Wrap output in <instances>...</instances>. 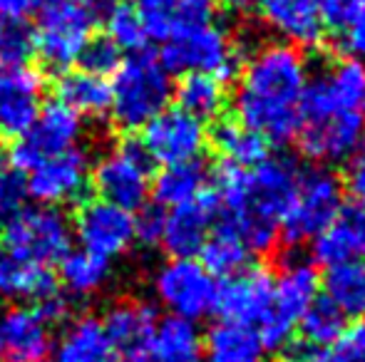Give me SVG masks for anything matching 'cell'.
Segmentation results:
<instances>
[{"instance_id":"obj_44","label":"cell","mask_w":365,"mask_h":362,"mask_svg":"<svg viewBox=\"0 0 365 362\" xmlns=\"http://www.w3.org/2000/svg\"><path fill=\"white\" fill-rule=\"evenodd\" d=\"M33 308L38 310L40 318H43L50 328L65 323V320H68V315H70V303H68V298L60 293V290H55V293H50L48 298L33 303Z\"/></svg>"},{"instance_id":"obj_4","label":"cell","mask_w":365,"mask_h":362,"mask_svg":"<svg viewBox=\"0 0 365 362\" xmlns=\"http://www.w3.org/2000/svg\"><path fill=\"white\" fill-rule=\"evenodd\" d=\"M110 90V115L117 127L127 132L142 129L149 119L167 110L174 95L172 73L149 53H135L122 60L120 68L112 73Z\"/></svg>"},{"instance_id":"obj_39","label":"cell","mask_w":365,"mask_h":362,"mask_svg":"<svg viewBox=\"0 0 365 362\" xmlns=\"http://www.w3.org/2000/svg\"><path fill=\"white\" fill-rule=\"evenodd\" d=\"M120 63H122L120 50L110 40H92L80 58L82 70H87L92 75H100V78H110L120 68Z\"/></svg>"},{"instance_id":"obj_42","label":"cell","mask_w":365,"mask_h":362,"mask_svg":"<svg viewBox=\"0 0 365 362\" xmlns=\"http://www.w3.org/2000/svg\"><path fill=\"white\" fill-rule=\"evenodd\" d=\"M23 198H25L23 179L15 171L0 169V231L23 208Z\"/></svg>"},{"instance_id":"obj_3","label":"cell","mask_w":365,"mask_h":362,"mask_svg":"<svg viewBox=\"0 0 365 362\" xmlns=\"http://www.w3.org/2000/svg\"><path fill=\"white\" fill-rule=\"evenodd\" d=\"M298 179L301 169L286 156H266L254 169L224 164L212 193L219 221L244 238L249 253H269L281 238V221Z\"/></svg>"},{"instance_id":"obj_21","label":"cell","mask_w":365,"mask_h":362,"mask_svg":"<svg viewBox=\"0 0 365 362\" xmlns=\"http://www.w3.org/2000/svg\"><path fill=\"white\" fill-rule=\"evenodd\" d=\"M100 320L117 358L145 355L154 328H157L154 308L142 300H117Z\"/></svg>"},{"instance_id":"obj_52","label":"cell","mask_w":365,"mask_h":362,"mask_svg":"<svg viewBox=\"0 0 365 362\" xmlns=\"http://www.w3.org/2000/svg\"><path fill=\"white\" fill-rule=\"evenodd\" d=\"M363 137H365V107H363Z\"/></svg>"},{"instance_id":"obj_35","label":"cell","mask_w":365,"mask_h":362,"mask_svg":"<svg viewBox=\"0 0 365 362\" xmlns=\"http://www.w3.org/2000/svg\"><path fill=\"white\" fill-rule=\"evenodd\" d=\"M346 328V315L336 308L333 303H328L326 298H318L306 313L301 315L296 330L301 333L306 348L311 350H323L331 348L338 340V335Z\"/></svg>"},{"instance_id":"obj_22","label":"cell","mask_w":365,"mask_h":362,"mask_svg":"<svg viewBox=\"0 0 365 362\" xmlns=\"http://www.w3.org/2000/svg\"><path fill=\"white\" fill-rule=\"evenodd\" d=\"M313 258L328 268L365 258V201L343 206L336 221L313 238Z\"/></svg>"},{"instance_id":"obj_49","label":"cell","mask_w":365,"mask_h":362,"mask_svg":"<svg viewBox=\"0 0 365 362\" xmlns=\"http://www.w3.org/2000/svg\"><path fill=\"white\" fill-rule=\"evenodd\" d=\"M289 362H328L326 355L321 350H311V348H301L293 355H289Z\"/></svg>"},{"instance_id":"obj_41","label":"cell","mask_w":365,"mask_h":362,"mask_svg":"<svg viewBox=\"0 0 365 362\" xmlns=\"http://www.w3.org/2000/svg\"><path fill=\"white\" fill-rule=\"evenodd\" d=\"M217 5H219V0H177L174 33H177V30L212 25L214 18H217Z\"/></svg>"},{"instance_id":"obj_6","label":"cell","mask_w":365,"mask_h":362,"mask_svg":"<svg viewBox=\"0 0 365 362\" xmlns=\"http://www.w3.org/2000/svg\"><path fill=\"white\" fill-rule=\"evenodd\" d=\"M95 40V8L80 0H48L33 30L35 53L45 68L68 73Z\"/></svg>"},{"instance_id":"obj_43","label":"cell","mask_w":365,"mask_h":362,"mask_svg":"<svg viewBox=\"0 0 365 362\" xmlns=\"http://www.w3.org/2000/svg\"><path fill=\"white\" fill-rule=\"evenodd\" d=\"M343 191L351 193L356 201H365V151H358L346 161V171H343L341 181Z\"/></svg>"},{"instance_id":"obj_36","label":"cell","mask_w":365,"mask_h":362,"mask_svg":"<svg viewBox=\"0 0 365 362\" xmlns=\"http://www.w3.org/2000/svg\"><path fill=\"white\" fill-rule=\"evenodd\" d=\"M33 53V30L23 20L0 18V75L15 68H25Z\"/></svg>"},{"instance_id":"obj_37","label":"cell","mask_w":365,"mask_h":362,"mask_svg":"<svg viewBox=\"0 0 365 362\" xmlns=\"http://www.w3.org/2000/svg\"><path fill=\"white\" fill-rule=\"evenodd\" d=\"M147 30V38L167 40L174 33L177 0H130Z\"/></svg>"},{"instance_id":"obj_38","label":"cell","mask_w":365,"mask_h":362,"mask_svg":"<svg viewBox=\"0 0 365 362\" xmlns=\"http://www.w3.org/2000/svg\"><path fill=\"white\" fill-rule=\"evenodd\" d=\"M328 362H365V320L346 325L326 353Z\"/></svg>"},{"instance_id":"obj_8","label":"cell","mask_w":365,"mask_h":362,"mask_svg":"<svg viewBox=\"0 0 365 362\" xmlns=\"http://www.w3.org/2000/svg\"><path fill=\"white\" fill-rule=\"evenodd\" d=\"M3 246L18 256L53 268L73 251V223L55 206H23L3 231Z\"/></svg>"},{"instance_id":"obj_1","label":"cell","mask_w":365,"mask_h":362,"mask_svg":"<svg viewBox=\"0 0 365 362\" xmlns=\"http://www.w3.org/2000/svg\"><path fill=\"white\" fill-rule=\"evenodd\" d=\"M308 80L311 68L303 50L279 40L254 48L236 73L231 95L236 122L264 142H291L301 127Z\"/></svg>"},{"instance_id":"obj_31","label":"cell","mask_w":365,"mask_h":362,"mask_svg":"<svg viewBox=\"0 0 365 362\" xmlns=\"http://www.w3.org/2000/svg\"><path fill=\"white\" fill-rule=\"evenodd\" d=\"M214 147L229 166L254 169L269 156V142L261 139L256 132L246 129L239 122H224L214 132Z\"/></svg>"},{"instance_id":"obj_30","label":"cell","mask_w":365,"mask_h":362,"mask_svg":"<svg viewBox=\"0 0 365 362\" xmlns=\"http://www.w3.org/2000/svg\"><path fill=\"white\" fill-rule=\"evenodd\" d=\"M199 256H202L199 263H202L214 278H217V275L229 278V275L244 271L251 253H249V248H246L244 238H241L229 223L217 221L212 236L207 238V243H204V248L199 251Z\"/></svg>"},{"instance_id":"obj_25","label":"cell","mask_w":365,"mask_h":362,"mask_svg":"<svg viewBox=\"0 0 365 362\" xmlns=\"http://www.w3.org/2000/svg\"><path fill=\"white\" fill-rule=\"evenodd\" d=\"M207 362H264L266 348L261 335L251 325L219 320L202 335Z\"/></svg>"},{"instance_id":"obj_51","label":"cell","mask_w":365,"mask_h":362,"mask_svg":"<svg viewBox=\"0 0 365 362\" xmlns=\"http://www.w3.org/2000/svg\"><path fill=\"white\" fill-rule=\"evenodd\" d=\"M80 3H87V5H95L97 0H80Z\"/></svg>"},{"instance_id":"obj_29","label":"cell","mask_w":365,"mask_h":362,"mask_svg":"<svg viewBox=\"0 0 365 362\" xmlns=\"http://www.w3.org/2000/svg\"><path fill=\"white\" fill-rule=\"evenodd\" d=\"M112 275V261L87 253L82 248L70 251L60 261V285L73 298H90L100 293Z\"/></svg>"},{"instance_id":"obj_50","label":"cell","mask_w":365,"mask_h":362,"mask_svg":"<svg viewBox=\"0 0 365 362\" xmlns=\"http://www.w3.org/2000/svg\"><path fill=\"white\" fill-rule=\"evenodd\" d=\"M117 362H152V358L145 353V355H132V358H120Z\"/></svg>"},{"instance_id":"obj_15","label":"cell","mask_w":365,"mask_h":362,"mask_svg":"<svg viewBox=\"0 0 365 362\" xmlns=\"http://www.w3.org/2000/svg\"><path fill=\"white\" fill-rule=\"evenodd\" d=\"M25 193L40 206H55L73 203L90 186V159L85 149L63 151V154L40 159L28 174H23Z\"/></svg>"},{"instance_id":"obj_48","label":"cell","mask_w":365,"mask_h":362,"mask_svg":"<svg viewBox=\"0 0 365 362\" xmlns=\"http://www.w3.org/2000/svg\"><path fill=\"white\" fill-rule=\"evenodd\" d=\"M219 3L224 5L226 10H231V13L246 15V13H251V10L259 8L261 0H219Z\"/></svg>"},{"instance_id":"obj_45","label":"cell","mask_w":365,"mask_h":362,"mask_svg":"<svg viewBox=\"0 0 365 362\" xmlns=\"http://www.w3.org/2000/svg\"><path fill=\"white\" fill-rule=\"evenodd\" d=\"M343 48L351 55V60L365 65V10L361 13V18L343 33Z\"/></svg>"},{"instance_id":"obj_13","label":"cell","mask_w":365,"mask_h":362,"mask_svg":"<svg viewBox=\"0 0 365 362\" xmlns=\"http://www.w3.org/2000/svg\"><path fill=\"white\" fill-rule=\"evenodd\" d=\"M73 236L82 251L112 261L137 243V216L110 201L92 198L77 208Z\"/></svg>"},{"instance_id":"obj_27","label":"cell","mask_w":365,"mask_h":362,"mask_svg":"<svg viewBox=\"0 0 365 362\" xmlns=\"http://www.w3.org/2000/svg\"><path fill=\"white\" fill-rule=\"evenodd\" d=\"M147 355L152 362H204L202 333L197 323L174 315L157 320Z\"/></svg>"},{"instance_id":"obj_16","label":"cell","mask_w":365,"mask_h":362,"mask_svg":"<svg viewBox=\"0 0 365 362\" xmlns=\"http://www.w3.org/2000/svg\"><path fill=\"white\" fill-rule=\"evenodd\" d=\"M274 300V273L261 266H246L217 285L214 313L239 325H261Z\"/></svg>"},{"instance_id":"obj_34","label":"cell","mask_w":365,"mask_h":362,"mask_svg":"<svg viewBox=\"0 0 365 362\" xmlns=\"http://www.w3.org/2000/svg\"><path fill=\"white\" fill-rule=\"evenodd\" d=\"M102 25L107 33L105 40H110L117 50L140 53L149 40L142 18L137 15L130 0H107L105 10H102Z\"/></svg>"},{"instance_id":"obj_32","label":"cell","mask_w":365,"mask_h":362,"mask_svg":"<svg viewBox=\"0 0 365 362\" xmlns=\"http://www.w3.org/2000/svg\"><path fill=\"white\" fill-rule=\"evenodd\" d=\"M174 92H177L179 110L197 117L204 124L209 119H217L226 107L224 82L209 78V75H184V80L179 82V87H174Z\"/></svg>"},{"instance_id":"obj_40","label":"cell","mask_w":365,"mask_h":362,"mask_svg":"<svg viewBox=\"0 0 365 362\" xmlns=\"http://www.w3.org/2000/svg\"><path fill=\"white\" fill-rule=\"evenodd\" d=\"M318 5H321L323 25L338 33H346L365 10V0H318Z\"/></svg>"},{"instance_id":"obj_10","label":"cell","mask_w":365,"mask_h":362,"mask_svg":"<svg viewBox=\"0 0 365 362\" xmlns=\"http://www.w3.org/2000/svg\"><path fill=\"white\" fill-rule=\"evenodd\" d=\"M217 285V278L197 258H169L152 275L157 303L169 315L192 323L214 313Z\"/></svg>"},{"instance_id":"obj_18","label":"cell","mask_w":365,"mask_h":362,"mask_svg":"<svg viewBox=\"0 0 365 362\" xmlns=\"http://www.w3.org/2000/svg\"><path fill=\"white\" fill-rule=\"evenodd\" d=\"M43 75L28 65L0 75V134H28L43 110Z\"/></svg>"},{"instance_id":"obj_47","label":"cell","mask_w":365,"mask_h":362,"mask_svg":"<svg viewBox=\"0 0 365 362\" xmlns=\"http://www.w3.org/2000/svg\"><path fill=\"white\" fill-rule=\"evenodd\" d=\"M48 0H0V18L3 20H25L30 13H35L38 8Z\"/></svg>"},{"instance_id":"obj_24","label":"cell","mask_w":365,"mask_h":362,"mask_svg":"<svg viewBox=\"0 0 365 362\" xmlns=\"http://www.w3.org/2000/svg\"><path fill=\"white\" fill-rule=\"evenodd\" d=\"M115 348L107 338L102 320L95 315H80L65 325L58 345L55 362H117Z\"/></svg>"},{"instance_id":"obj_46","label":"cell","mask_w":365,"mask_h":362,"mask_svg":"<svg viewBox=\"0 0 365 362\" xmlns=\"http://www.w3.org/2000/svg\"><path fill=\"white\" fill-rule=\"evenodd\" d=\"M159 228H162V211L149 208L137 218V241L142 243H159Z\"/></svg>"},{"instance_id":"obj_28","label":"cell","mask_w":365,"mask_h":362,"mask_svg":"<svg viewBox=\"0 0 365 362\" xmlns=\"http://www.w3.org/2000/svg\"><path fill=\"white\" fill-rule=\"evenodd\" d=\"M209 174L202 161H189V164H174L164 166L162 174L152 181L154 201L159 206L177 208L189 201H197L199 196L207 193Z\"/></svg>"},{"instance_id":"obj_12","label":"cell","mask_w":365,"mask_h":362,"mask_svg":"<svg viewBox=\"0 0 365 362\" xmlns=\"http://www.w3.org/2000/svg\"><path fill=\"white\" fill-rule=\"evenodd\" d=\"M207 144V124L179 107H167L142 127L140 149L152 164L174 166L199 161Z\"/></svg>"},{"instance_id":"obj_26","label":"cell","mask_w":365,"mask_h":362,"mask_svg":"<svg viewBox=\"0 0 365 362\" xmlns=\"http://www.w3.org/2000/svg\"><path fill=\"white\" fill-rule=\"evenodd\" d=\"M58 102L65 105L77 117H90V119H102L110 115L112 107V90L110 80L92 75L87 70H68L58 80Z\"/></svg>"},{"instance_id":"obj_53","label":"cell","mask_w":365,"mask_h":362,"mask_svg":"<svg viewBox=\"0 0 365 362\" xmlns=\"http://www.w3.org/2000/svg\"><path fill=\"white\" fill-rule=\"evenodd\" d=\"M0 161H3V144H0Z\"/></svg>"},{"instance_id":"obj_19","label":"cell","mask_w":365,"mask_h":362,"mask_svg":"<svg viewBox=\"0 0 365 362\" xmlns=\"http://www.w3.org/2000/svg\"><path fill=\"white\" fill-rule=\"evenodd\" d=\"M53 348V328L33 305L0 310V362H40Z\"/></svg>"},{"instance_id":"obj_17","label":"cell","mask_w":365,"mask_h":362,"mask_svg":"<svg viewBox=\"0 0 365 362\" xmlns=\"http://www.w3.org/2000/svg\"><path fill=\"white\" fill-rule=\"evenodd\" d=\"M219 221V208L212 193H204L197 201L169 208L162 213L159 246L169 258H194L204 248Z\"/></svg>"},{"instance_id":"obj_5","label":"cell","mask_w":365,"mask_h":362,"mask_svg":"<svg viewBox=\"0 0 365 362\" xmlns=\"http://www.w3.org/2000/svg\"><path fill=\"white\" fill-rule=\"evenodd\" d=\"M321 278L311 258L289 256L281 263V271L274 275V300L271 310L259 325L261 343L266 353L289 350L301 315L318 300Z\"/></svg>"},{"instance_id":"obj_23","label":"cell","mask_w":365,"mask_h":362,"mask_svg":"<svg viewBox=\"0 0 365 362\" xmlns=\"http://www.w3.org/2000/svg\"><path fill=\"white\" fill-rule=\"evenodd\" d=\"M58 290L53 268L38 266L0 243V298L10 303H38Z\"/></svg>"},{"instance_id":"obj_9","label":"cell","mask_w":365,"mask_h":362,"mask_svg":"<svg viewBox=\"0 0 365 362\" xmlns=\"http://www.w3.org/2000/svg\"><path fill=\"white\" fill-rule=\"evenodd\" d=\"M343 211L341 179L326 166L301 171V179L281 221V236L291 243L313 241Z\"/></svg>"},{"instance_id":"obj_54","label":"cell","mask_w":365,"mask_h":362,"mask_svg":"<svg viewBox=\"0 0 365 362\" xmlns=\"http://www.w3.org/2000/svg\"><path fill=\"white\" fill-rule=\"evenodd\" d=\"M40 362H45V360H40Z\"/></svg>"},{"instance_id":"obj_7","label":"cell","mask_w":365,"mask_h":362,"mask_svg":"<svg viewBox=\"0 0 365 362\" xmlns=\"http://www.w3.org/2000/svg\"><path fill=\"white\" fill-rule=\"evenodd\" d=\"M164 43L167 45L159 60L169 73L209 75L224 82V80L236 78L241 68L239 43L229 30L217 23L177 30Z\"/></svg>"},{"instance_id":"obj_14","label":"cell","mask_w":365,"mask_h":362,"mask_svg":"<svg viewBox=\"0 0 365 362\" xmlns=\"http://www.w3.org/2000/svg\"><path fill=\"white\" fill-rule=\"evenodd\" d=\"M82 119L70 112L60 102L43 105L35 124L25 137H20L18 144L10 149V164L15 174H28L40 159L45 156L63 154V151L77 149L82 139Z\"/></svg>"},{"instance_id":"obj_2","label":"cell","mask_w":365,"mask_h":362,"mask_svg":"<svg viewBox=\"0 0 365 362\" xmlns=\"http://www.w3.org/2000/svg\"><path fill=\"white\" fill-rule=\"evenodd\" d=\"M365 107V65L336 60L311 75L303 97L298 144L311 161L346 164L361 151Z\"/></svg>"},{"instance_id":"obj_33","label":"cell","mask_w":365,"mask_h":362,"mask_svg":"<svg viewBox=\"0 0 365 362\" xmlns=\"http://www.w3.org/2000/svg\"><path fill=\"white\" fill-rule=\"evenodd\" d=\"M326 300L343 315L365 313V266L361 261H348L331 266L323 278Z\"/></svg>"},{"instance_id":"obj_20","label":"cell","mask_w":365,"mask_h":362,"mask_svg":"<svg viewBox=\"0 0 365 362\" xmlns=\"http://www.w3.org/2000/svg\"><path fill=\"white\" fill-rule=\"evenodd\" d=\"M256 13L279 43L298 50L318 45L326 33L318 0H261Z\"/></svg>"},{"instance_id":"obj_11","label":"cell","mask_w":365,"mask_h":362,"mask_svg":"<svg viewBox=\"0 0 365 362\" xmlns=\"http://www.w3.org/2000/svg\"><path fill=\"white\" fill-rule=\"evenodd\" d=\"M90 183L102 201L137 211L152 193V161L140 144H117L90 166Z\"/></svg>"}]
</instances>
